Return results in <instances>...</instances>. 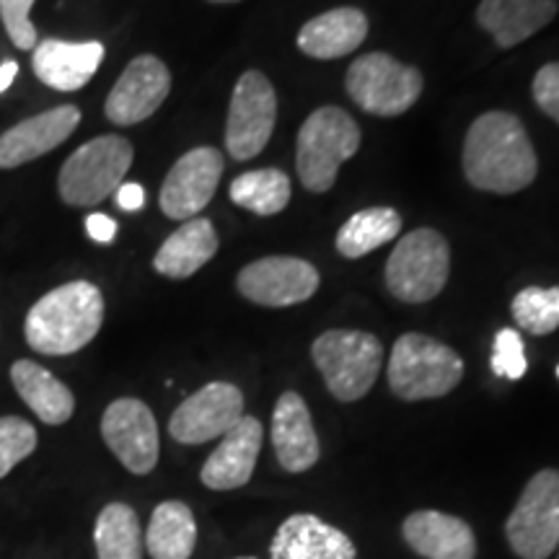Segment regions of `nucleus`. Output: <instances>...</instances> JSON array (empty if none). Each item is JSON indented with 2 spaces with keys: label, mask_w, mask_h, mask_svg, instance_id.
Returning a JSON list of instances; mask_svg holds the SVG:
<instances>
[{
  "label": "nucleus",
  "mask_w": 559,
  "mask_h": 559,
  "mask_svg": "<svg viewBox=\"0 0 559 559\" xmlns=\"http://www.w3.org/2000/svg\"><path fill=\"white\" fill-rule=\"evenodd\" d=\"M104 324V296L88 280H73L45 293L24 321V337L34 353L62 358L96 337Z\"/></svg>",
  "instance_id": "f03ea898"
},
{
  "label": "nucleus",
  "mask_w": 559,
  "mask_h": 559,
  "mask_svg": "<svg viewBox=\"0 0 559 559\" xmlns=\"http://www.w3.org/2000/svg\"><path fill=\"white\" fill-rule=\"evenodd\" d=\"M360 148V128L345 109L321 107L298 132V177L309 192H326L337 181L340 166Z\"/></svg>",
  "instance_id": "39448f33"
},
{
  "label": "nucleus",
  "mask_w": 559,
  "mask_h": 559,
  "mask_svg": "<svg viewBox=\"0 0 559 559\" xmlns=\"http://www.w3.org/2000/svg\"><path fill=\"white\" fill-rule=\"evenodd\" d=\"M389 386L404 402L440 400L464 379V360L428 334H402L389 358Z\"/></svg>",
  "instance_id": "7ed1b4c3"
},
{
  "label": "nucleus",
  "mask_w": 559,
  "mask_h": 559,
  "mask_svg": "<svg viewBox=\"0 0 559 559\" xmlns=\"http://www.w3.org/2000/svg\"><path fill=\"white\" fill-rule=\"evenodd\" d=\"M86 230L96 243H111L117 236V221L104 213H91L86 218Z\"/></svg>",
  "instance_id": "f704fd0d"
},
{
  "label": "nucleus",
  "mask_w": 559,
  "mask_h": 559,
  "mask_svg": "<svg viewBox=\"0 0 559 559\" xmlns=\"http://www.w3.org/2000/svg\"><path fill=\"white\" fill-rule=\"evenodd\" d=\"M557 16V0H481L477 21L502 50L521 45Z\"/></svg>",
  "instance_id": "4be33fe9"
},
{
  "label": "nucleus",
  "mask_w": 559,
  "mask_h": 559,
  "mask_svg": "<svg viewBox=\"0 0 559 559\" xmlns=\"http://www.w3.org/2000/svg\"><path fill=\"white\" fill-rule=\"evenodd\" d=\"M171 91V73L156 55H138L111 86L104 115L117 128H130L156 115Z\"/></svg>",
  "instance_id": "2eb2a0df"
},
{
  "label": "nucleus",
  "mask_w": 559,
  "mask_h": 559,
  "mask_svg": "<svg viewBox=\"0 0 559 559\" xmlns=\"http://www.w3.org/2000/svg\"><path fill=\"white\" fill-rule=\"evenodd\" d=\"M130 140L99 135L68 156L58 174V194L70 207H94L109 200L124 185L132 166Z\"/></svg>",
  "instance_id": "20e7f679"
},
{
  "label": "nucleus",
  "mask_w": 559,
  "mask_h": 559,
  "mask_svg": "<svg viewBox=\"0 0 559 559\" xmlns=\"http://www.w3.org/2000/svg\"><path fill=\"white\" fill-rule=\"evenodd\" d=\"M115 198L120 210H128V213H138V210L145 205V190L135 185V181H124L120 190L115 192Z\"/></svg>",
  "instance_id": "c9c22d12"
},
{
  "label": "nucleus",
  "mask_w": 559,
  "mask_h": 559,
  "mask_svg": "<svg viewBox=\"0 0 559 559\" xmlns=\"http://www.w3.org/2000/svg\"><path fill=\"white\" fill-rule=\"evenodd\" d=\"M277 120V96L260 70H247L228 104L226 151L230 158L249 160L267 148Z\"/></svg>",
  "instance_id": "9d476101"
},
{
  "label": "nucleus",
  "mask_w": 559,
  "mask_h": 559,
  "mask_svg": "<svg viewBox=\"0 0 559 559\" xmlns=\"http://www.w3.org/2000/svg\"><path fill=\"white\" fill-rule=\"evenodd\" d=\"M526 349H523V340L515 330H500L495 334V347H492V370L495 376L502 379L519 381L526 376Z\"/></svg>",
  "instance_id": "2f4dec72"
},
{
  "label": "nucleus",
  "mask_w": 559,
  "mask_h": 559,
  "mask_svg": "<svg viewBox=\"0 0 559 559\" xmlns=\"http://www.w3.org/2000/svg\"><path fill=\"white\" fill-rule=\"evenodd\" d=\"M16 75H19V62L9 60L0 66V94H5V91L11 88V83L16 81Z\"/></svg>",
  "instance_id": "e433bc0d"
},
{
  "label": "nucleus",
  "mask_w": 559,
  "mask_h": 559,
  "mask_svg": "<svg viewBox=\"0 0 559 559\" xmlns=\"http://www.w3.org/2000/svg\"><path fill=\"white\" fill-rule=\"evenodd\" d=\"M37 449V428L29 419L5 415L0 417V479H5L21 461Z\"/></svg>",
  "instance_id": "7c9ffc66"
},
{
  "label": "nucleus",
  "mask_w": 559,
  "mask_h": 559,
  "mask_svg": "<svg viewBox=\"0 0 559 559\" xmlns=\"http://www.w3.org/2000/svg\"><path fill=\"white\" fill-rule=\"evenodd\" d=\"M210 3H239V0H210Z\"/></svg>",
  "instance_id": "4c0bfd02"
},
{
  "label": "nucleus",
  "mask_w": 559,
  "mask_h": 559,
  "mask_svg": "<svg viewBox=\"0 0 559 559\" xmlns=\"http://www.w3.org/2000/svg\"><path fill=\"white\" fill-rule=\"evenodd\" d=\"M226 169V158L221 151L200 145L187 151L160 185L158 205L166 218L192 221L210 205L218 181Z\"/></svg>",
  "instance_id": "f8f14e48"
},
{
  "label": "nucleus",
  "mask_w": 559,
  "mask_h": 559,
  "mask_svg": "<svg viewBox=\"0 0 559 559\" xmlns=\"http://www.w3.org/2000/svg\"><path fill=\"white\" fill-rule=\"evenodd\" d=\"M34 75L52 91H81L94 79L104 60L102 41L41 39L32 50Z\"/></svg>",
  "instance_id": "a211bd4d"
},
{
  "label": "nucleus",
  "mask_w": 559,
  "mask_h": 559,
  "mask_svg": "<svg viewBox=\"0 0 559 559\" xmlns=\"http://www.w3.org/2000/svg\"><path fill=\"white\" fill-rule=\"evenodd\" d=\"M243 417V394L239 386L213 381L174 409L169 419L171 438L181 445H202L223 438Z\"/></svg>",
  "instance_id": "ddd939ff"
},
{
  "label": "nucleus",
  "mask_w": 559,
  "mask_h": 559,
  "mask_svg": "<svg viewBox=\"0 0 559 559\" xmlns=\"http://www.w3.org/2000/svg\"><path fill=\"white\" fill-rule=\"evenodd\" d=\"M345 86L349 99L368 115L400 117L423 94V75L386 52H370L349 66Z\"/></svg>",
  "instance_id": "6e6552de"
},
{
  "label": "nucleus",
  "mask_w": 559,
  "mask_h": 559,
  "mask_svg": "<svg viewBox=\"0 0 559 559\" xmlns=\"http://www.w3.org/2000/svg\"><path fill=\"white\" fill-rule=\"evenodd\" d=\"M230 200L249 213L277 215L290 202V179L280 169H254L230 181Z\"/></svg>",
  "instance_id": "c85d7f7f"
},
{
  "label": "nucleus",
  "mask_w": 559,
  "mask_h": 559,
  "mask_svg": "<svg viewBox=\"0 0 559 559\" xmlns=\"http://www.w3.org/2000/svg\"><path fill=\"white\" fill-rule=\"evenodd\" d=\"M102 438L130 474L143 477L156 469L160 438L156 417L145 402L132 396L111 402L102 415Z\"/></svg>",
  "instance_id": "9b49d317"
},
{
  "label": "nucleus",
  "mask_w": 559,
  "mask_h": 559,
  "mask_svg": "<svg viewBox=\"0 0 559 559\" xmlns=\"http://www.w3.org/2000/svg\"><path fill=\"white\" fill-rule=\"evenodd\" d=\"M272 445L285 472L304 474L317 466L321 456L317 430H313L311 412L304 396L296 391H285L272 412Z\"/></svg>",
  "instance_id": "aec40b11"
},
{
  "label": "nucleus",
  "mask_w": 559,
  "mask_h": 559,
  "mask_svg": "<svg viewBox=\"0 0 559 559\" xmlns=\"http://www.w3.org/2000/svg\"><path fill=\"white\" fill-rule=\"evenodd\" d=\"M534 99L544 115L559 122V62H549L536 73Z\"/></svg>",
  "instance_id": "72a5a7b5"
},
{
  "label": "nucleus",
  "mask_w": 559,
  "mask_h": 559,
  "mask_svg": "<svg viewBox=\"0 0 559 559\" xmlns=\"http://www.w3.org/2000/svg\"><path fill=\"white\" fill-rule=\"evenodd\" d=\"M236 559H257V557H236Z\"/></svg>",
  "instance_id": "58836bf2"
},
{
  "label": "nucleus",
  "mask_w": 559,
  "mask_h": 559,
  "mask_svg": "<svg viewBox=\"0 0 559 559\" xmlns=\"http://www.w3.org/2000/svg\"><path fill=\"white\" fill-rule=\"evenodd\" d=\"M449 241L432 228H417L396 243L386 262V288L402 304H428L449 283Z\"/></svg>",
  "instance_id": "0eeeda50"
},
{
  "label": "nucleus",
  "mask_w": 559,
  "mask_h": 559,
  "mask_svg": "<svg viewBox=\"0 0 559 559\" xmlns=\"http://www.w3.org/2000/svg\"><path fill=\"white\" fill-rule=\"evenodd\" d=\"M218 251V234L207 218L185 221L160 243L153 257V270L169 280H187L200 272Z\"/></svg>",
  "instance_id": "b1692460"
},
{
  "label": "nucleus",
  "mask_w": 559,
  "mask_h": 559,
  "mask_svg": "<svg viewBox=\"0 0 559 559\" xmlns=\"http://www.w3.org/2000/svg\"><path fill=\"white\" fill-rule=\"evenodd\" d=\"M404 542L425 559H474L477 539L466 521L440 510H415L402 526Z\"/></svg>",
  "instance_id": "412c9836"
},
{
  "label": "nucleus",
  "mask_w": 559,
  "mask_h": 559,
  "mask_svg": "<svg viewBox=\"0 0 559 559\" xmlns=\"http://www.w3.org/2000/svg\"><path fill=\"white\" fill-rule=\"evenodd\" d=\"M262 440L264 430L260 419L243 415L223 436L218 449L210 453L205 464H202V485L215 489V492H228V489H239L247 485L251 474H254L257 459H260Z\"/></svg>",
  "instance_id": "f3484780"
},
{
  "label": "nucleus",
  "mask_w": 559,
  "mask_h": 559,
  "mask_svg": "<svg viewBox=\"0 0 559 559\" xmlns=\"http://www.w3.org/2000/svg\"><path fill=\"white\" fill-rule=\"evenodd\" d=\"M311 358L332 396L340 402H358L379 379L383 345L368 332L330 330L311 345Z\"/></svg>",
  "instance_id": "423d86ee"
},
{
  "label": "nucleus",
  "mask_w": 559,
  "mask_h": 559,
  "mask_svg": "<svg viewBox=\"0 0 559 559\" xmlns=\"http://www.w3.org/2000/svg\"><path fill=\"white\" fill-rule=\"evenodd\" d=\"M368 37V19L358 9H332L298 32L300 52L317 60H337L355 52Z\"/></svg>",
  "instance_id": "5701e85b"
},
{
  "label": "nucleus",
  "mask_w": 559,
  "mask_h": 559,
  "mask_svg": "<svg viewBox=\"0 0 559 559\" xmlns=\"http://www.w3.org/2000/svg\"><path fill=\"white\" fill-rule=\"evenodd\" d=\"M11 383L45 425H66L75 412V396L58 376L34 360H16L11 366Z\"/></svg>",
  "instance_id": "393cba45"
},
{
  "label": "nucleus",
  "mask_w": 559,
  "mask_h": 559,
  "mask_svg": "<svg viewBox=\"0 0 559 559\" xmlns=\"http://www.w3.org/2000/svg\"><path fill=\"white\" fill-rule=\"evenodd\" d=\"M94 547L99 559H143V528L128 502H109L94 526Z\"/></svg>",
  "instance_id": "bb28decb"
},
{
  "label": "nucleus",
  "mask_w": 559,
  "mask_h": 559,
  "mask_svg": "<svg viewBox=\"0 0 559 559\" xmlns=\"http://www.w3.org/2000/svg\"><path fill=\"white\" fill-rule=\"evenodd\" d=\"M510 311H513L515 324L528 334H536V337L551 334L559 326V285L555 288H539V285L523 288L510 304Z\"/></svg>",
  "instance_id": "c756f323"
},
{
  "label": "nucleus",
  "mask_w": 559,
  "mask_h": 559,
  "mask_svg": "<svg viewBox=\"0 0 559 559\" xmlns=\"http://www.w3.org/2000/svg\"><path fill=\"white\" fill-rule=\"evenodd\" d=\"M506 536L521 559H547L559 547V472L542 469L523 487L513 513L508 515Z\"/></svg>",
  "instance_id": "1a4fd4ad"
},
{
  "label": "nucleus",
  "mask_w": 559,
  "mask_h": 559,
  "mask_svg": "<svg viewBox=\"0 0 559 559\" xmlns=\"http://www.w3.org/2000/svg\"><path fill=\"white\" fill-rule=\"evenodd\" d=\"M272 559H355L358 549L345 531L313 513H296L280 523L270 544Z\"/></svg>",
  "instance_id": "6ab92c4d"
},
{
  "label": "nucleus",
  "mask_w": 559,
  "mask_h": 559,
  "mask_svg": "<svg viewBox=\"0 0 559 559\" xmlns=\"http://www.w3.org/2000/svg\"><path fill=\"white\" fill-rule=\"evenodd\" d=\"M402 230V215L394 207H366L355 213L337 234V251L347 260H360Z\"/></svg>",
  "instance_id": "cd10ccee"
},
{
  "label": "nucleus",
  "mask_w": 559,
  "mask_h": 559,
  "mask_svg": "<svg viewBox=\"0 0 559 559\" xmlns=\"http://www.w3.org/2000/svg\"><path fill=\"white\" fill-rule=\"evenodd\" d=\"M81 109L73 104L47 109L41 115L26 117L0 135V169H19L32 164L55 148L79 130Z\"/></svg>",
  "instance_id": "dca6fc26"
},
{
  "label": "nucleus",
  "mask_w": 559,
  "mask_h": 559,
  "mask_svg": "<svg viewBox=\"0 0 559 559\" xmlns=\"http://www.w3.org/2000/svg\"><path fill=\"white\" fill-rule=\"evenodd\" d=\"M34 0H0V21L16 50L32 52L37 47V29H34L29 13Z\"/></svg>",
  "instance_id": "473e14b6"
},
{
  "label": "nucleus",
  "mask_w": 559,
  "mask_h": 559,
  "mask_svg": "<svg viewBox=\"0 0 559 559\" xmlns=\"http://www.w3.org/2000/svg\"><path fill=\"white\" fill-rule=\"evenodd\" d=\"M236 288L251 304L285 309L304 304L319 290V272L298 257H262L239 272Z\"/></svg>",
  "instance_id": "4468645a"
},
{
  "label": "nucleus",
  "mask_w": 559,
  "mask_h": 559,
  "mask_svg": "<svg viewBox=\"0 0 559 559\" xmlns=\"http://www.w3.org/2000/svg\"><path fill=\"white\" fill-rule=\"evenodd\" d=\"M536 171L539 160L519 117L510 111H487L474 120L464 143V174L472 187L513 194L526 190Z\"/></svg>",
  "instance_id": "f257e3e1"
},
{
  "label": "nucleus",
  "mask_w": 559,
  "mask_h": 559,
  "mask_svg": "<svg viewBox=\"0 0 559 559\" xmlns=\"http://www.w3.org/2000/svg\"><path fill=\"white\" fill-rule=\"evenodd\" d=\"M557 376H559V368H557Z\"/></svg>",
  "instance_id": "ea45409f"
},
{
  "label": "nucleus",
  "mask_w": 559,
  "mask_h": 559,
  "mask_svg": "<svg viewBox=\"0 0 559 559\" xmlns=\"http://www.w3.org/2000/svg\"><path fill=\"white\" fill-rule=\"evenodd\" d=\"M198 547V521L192 508L181 500H166L153 510L145 549L151 559H190Z\"/></svg>",
  "instance_id": "a878e982"
}]
</instances>
